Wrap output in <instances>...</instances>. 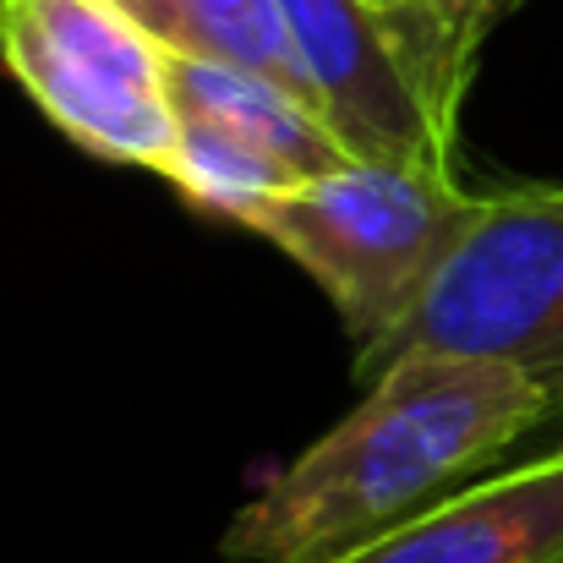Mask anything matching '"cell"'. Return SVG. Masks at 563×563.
<instances>
[{"mask_svg": "<svg viewBox=\"0 0 563 563\" xmlns=\"http://www.w3.org/2000/svg\"><path fill=\"white\" fill-rule=\"evenodd\" d=\"M553 427V394L487 356L405 351L362 405L230 520V563H334L476 482L509 443Z\"/></svg>", "mask_w": 563, "mask_h": 563, "instance_id": "obj_1", "label": "cell"}, {"mask_svg": "<svg viewBox=\"0 0 563 563\" xmlns=\"http://www.w3.org/2000/svg\"><path fill=\"white\" fill-rule=\"evenodd\" d=\"M476 208L482 191L460 187L454 165L351 159L274 191L246 230L323 285L356 345V377H373Z\"/></svg>", "mask_w": 563, "mask_h": 563, "instance_id": "obj_2", "label": "cell"}, {"mask_svg": "<svg viewBox=\"0 0 563 563\" xmlns=\"http://www.w3.org/2000/svg\"><path fill=\"white\" fill-rule=\"evenodd\" d=\"M405 351L509 362L553 394L563 421V187L482 191L388 362Z\"/></svg>", "mask_w": 563, "mask_h": 563, "instance_id": "obj_3", "label": "cell"}, {"mask_svg": "<svg viewBox=\"0 0 563 563\" xmlns=\"http://www.w3.org/2000/svg\"><path fill=\"white\" fill-rule=\"evenodd\" d=\"M0 60L82 154L165 176L181 126L170 44L121 0H0Z\"/></svg>", "mask_w": 563, "mask_h": 563, "instance_id": "obj_4", "label": "cell"}, {"mask_svg": "<svg viewBox=\"0 0 563 563\" xmlns=\"http://www.w3.org/2000/svg\"><path fill=\"white\" fill-rule=\"evenodd\" d=\"M279 16L307 99L323 110V121L345 137L356 159H460L432 126L367 0H279Z\"/></svg>", "mask_w": 563, "mask_h": 563, "instance_id": "obj_5", "label": "cell"}, {"mask_svg": "<svg viewBox=\"0 0 563 563\" xmlns=\"http://www.w3.org/2000/svg\"><path fill=\"white\" fill-rule=\"evenodd\" d=\"M334 563H563V449L476 476Z\"/></svg>", "mask_w": 563, "mask_h": 563, "instance_id": "obj_6", "label": "cell"}, {"mask_svg": "<svg viewBox=\"0 0 563 563\" xmlns=\"http://www.w3.org/2000/svg\"><path fill=\"white\" fill-rule=\"evenodd\" d=\"M170 93H176V115L224 126L230 137L252 143L257 154L279 159L296 181L329 176L356 159L307 93H296L263 71L170 49Z\"/></svg>", "mask_w": 563, "mask_h": 563, "instance_id": "obj_7", "label": "cell"}, {"mask_svg": "<svg viewBox=\"0 0 563 563\" xmlns=\"http://www.w3.org/2000/svg\"><path fill=\"white\" fill-rule=\"evenodd\" d=\"M526 0H367L432 126L460 154V115L493 27Z\"/></svg>", "mask_w": 563, "mask_h": 563, "instance_id": "obj_8", "label": "cell"}, {"mask_svg": "<svg viewBox=\"0 0 563 563\" xmlns=\"http://www.w3.org/2000/svg\"><path fill=\"white\" fill-rule=\"evenodd\" d=\"M121 5L181 55L246 66L307 93L279 0H121Z\"/></svg>", "mask_w": 563, "mask_h": 563, "instance_id": "obj_9", "label": "cell"}, {"mask_svg": "<svg viewBox=\"0 0 563 563\" xmlns=\"http://www.w3.org/2000/svg\"><path fill=\"white\" fill-rule=\"evenodd\" d=\"M165 181H176V191L187 197L191 208L235 219V224H246L274 191L296 187V176L279 159H268L252 143L230 137L224 126L191 121V115H181V126H176V148H170Z\"/></svg>", "mask_w": 563, "mask_h": 563, "instance_id": "obj_10", "label": "cell"}]
</instances>
